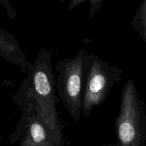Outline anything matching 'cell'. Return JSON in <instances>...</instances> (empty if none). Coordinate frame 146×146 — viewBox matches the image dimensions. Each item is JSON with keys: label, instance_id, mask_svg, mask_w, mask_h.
Returning a JSON list of instances; mask_svg holds the SVG:
<instances>
[{"label": "cell", "instance_id": "obj_3", "mask_svg": "<svg viewBox=\"0 0 146 146\" xmlns=\"http://www.w3.org/2000/svg\"><path fill=\"white\" fill-rule=\"evenodd\" d=\"M115 128L117 146H145L146 120L133 80H128L123 87Z\"/></svg>", "mask_w": 146, "mask_h": 146}, {"label": "cell", "instance_id": "obj_7", "mask_svg": "<svg viewBox=\"0 0 146 146\" xmlns=\"http://www.w3.org/2000/svg\"><path fill=\"white\" fill-rule=\"evenodd\" d=\"M146 19V0H144L141 9L135 14V17L132 21V26L137 30L139 31L142 25L143 24Z\"/></svg>", "mask_w": 146, "mask_h": 146}, {"label": "cell", "instance_id": "obj_6", "mask_svg": "<svg viewBox=\"0 0 146 146\" xmlns=\"http://www.w3.org/2000/svg\"><path fill=\"white\" fill-rule=\"evenodd\" d=\"M104 0H70L69 4L68 7V10H72L77 6L80 5L84 1H89L91 4V7H90L89 11V17L93 19L95 16L96 11L99 9L102 4Z\"/></svg>", "mask_w": 146, "mask_h": 146}, {"label": "cell", "instance_id": "obj_2", "mask_svg": "<svg viewBox=\"0 0 146 146\" xmlns=\"http://www.w3.org/2000/svg\"><path fill=\"white\" fill-rule=\"evenodd\" d=\"M88 53L81 48L74 58L58 61L55 68L56 88L59 101L76 122L80 120L83 108V95Z\"/></svg>", "mask_w": 146, "mask_h": 146}, {"label": "cell", "instance_id": "obj_5", "mask_svg": "<svg viewBox=\"0 0 146 146\" xmlns=\"http://www.w3.org/2000/svg\"><path fill=\"white\" fill-rule=\"evenodd\" d=\"M24 90V113L15 133L10 137L11 143H17L18 146H65L55 138L38 114L27 83Z\"/></svg>", "mask_w": 146, "mask_h": 146}, {"label": "cell", "instance_id": "obj_1", "mask_svg": "<svg viewBox=\"0 0 146 146\" xmlns=\"http://www.w3.org/2000/svg\"><path fill=\"white\" fill-rule=\"evenodd\" d=\"M27 84L35 101L38 114L55 138L65 145L64 127L58 115L55 76L52 68V55L46 48H41L32 67L28 71Z\"/></svg>", "mask_w": 146, "mask_h": 146}, {"label": "cell", "instance_id": "obj_8", "mask_svg": "<svg viewBox=\"0 0 146 146\" xmlns=\"http://www.w3.org/2000/svg\"><path fill=\"white\" fill-rule=\"evenodd\" d=\"M102 146H117L116 144L113 143H108V144H105V145H103Z\"/></svg>", "mask_w": 146, "mask_h": 146}, {"label": "cell", "instance_id": "obj_4", "mask_svg": "<svg viewBox=\"0 0 146 146\" xmlns=\"http://www.w3.org/2000/svg\"><path fill=\"white\" fill-rule=\"evenodd\" d=\"M122 75L119 66L110 65L96 54H88L83 95L82 113L86 117L105 102L113 88L120 84Z\"/></svg>", "mask_w": 146, "mask_h": 146}]
</instances>
